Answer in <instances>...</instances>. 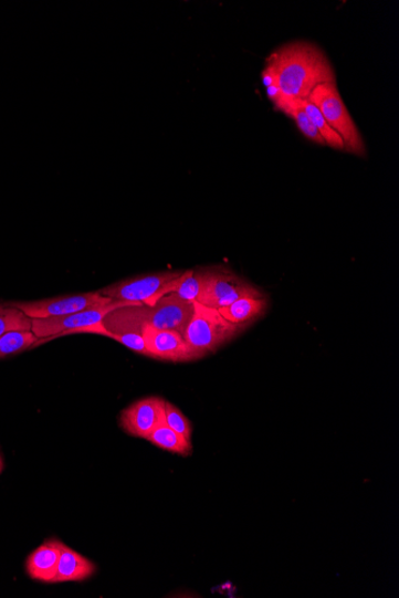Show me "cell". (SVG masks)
<instances>
[{
  "instance_id": "cell-3",
  "label": "cell",
  "mask_w": 399,
  "mask_h": 598,
  "mask_svg": "<svg viewBox=\"0 0 399 598\" xmlns=\"http://www.w3.org/2000/svg\"><path fill=\"white\" fill-rule=\"evenodd\" d=\"M307 101L319 109L325 122L342 137L346 153L366 157V145L361 133L339 95L336 83L318 85Z\"/></svg>"
},
{
  "instance_id": "cell-16",
  "label": "cell",
  "mask_w": 399,
  "mask_h": 598,
  "mask_svg": "<svg viewBox=\"0 0 399 598\" xmlns=\"http://www.w3.org/2000/svg\"><path fill=\"white\" fill-rule=\"evenodd\" d=\"M301 103L309 119H312L314 126L321 134L325 146L337 149V151H345V145L342 137L338 136V134L328 125L327 122H325V118L323 117L319 109L307 99L301 101Z\"/></svg>"
},
{
  "instance_id": "cell-11",
  "label": "cell",
  "mask_w": 399,
  "mask_h": 598,
  "mask_svg": "<svg viewBox=\"0 0 399 598\" xmlns=\"http://www.w3.org/2000/svg\"><path fill=\"white\" fill-rule=\"evenodd\" d=\"M62 542L52 539L39 546L27 560V573L33 579L53 583L61 558Z\"/></svg>"
},
{
  "instance_id": "cell-5",
  "label": "cell",
  "mask_w": 399,
  "mask_h": 598,
  "mask_svg": "<svg viewBox=\"0 0 399 598\" xmlns=\"http://www.w3.org/2000/svg\"><path fill=\"white\" fill-rule=\"evenodd\" d=\"M245 296L263 297V294L228 267H203L202 286L196 303L220 310Z\"/></svg>"
},
{
  "instance_id": "cell-14",
  "label": "cell",
  "mask_w": 399,
  "mask_h": 598,
  "mask_svg": "<svg viewBox=\"0 0 399 598\" xmlns=\"http://www.w3.org/2000/svg\"><path fill=\"white\" fill-rule=\"evenodd\" d=\"M273 103L276 111L283 112L285 115H287L290 118L293 119L295 125L298 126L303 136L307 140L313 141L321 146H325V143L323 138L321 137V134L318 133L312 119H309L308 115L302 107L301 101L286 97L283 94Z\"/></svg>"
},
{
  "instance_id": "cell-13",
  "label": "cell",
  "mask_w": 399,
  "mask_h": 598,
  "mask_svg": "<svg viewBox=\"0 0 399 598\" xmlns=\"http://www.w3.org/2000/svg\"><path fill=\"white\" fill-rule=\"evenodd\" d=\"M267 298L264 296H245L239 298L238 302H234L228 307L218 311L228 322L248 326L250 323L261 318L265 311H267Z\"/></svg>"
},
{
  "instance_id": "cell-7",
  "label": "cell",
  "mask_w": 399,
  "mask_h": 598,
  "mask_svg": "<svg viewBox=\"0 0 399 598\" xmlns=\"http://www.w3.org/2000/svg\"><path fill=\"white\" fill-rule=\"evenodd\" d=\"M133 304L125 302H112L103 306H95L77 313L69 314V316L53 317L46 319H32V332L39 338L34 347L39 344L70 335L78 331V328L91 327L102 323L108 314L117 308L130 306Z\"/></svg>"
},
{
  "instance_id": "cell-21",
  "label": "cell",
  "mask_w": 399,
  "mask_h": 598,
  "mask_svg": "<svg viewBox=\"0 0 399 598\" xmlns=\"http://www.w3.org/2000/svg\"><path fill=\"white\" fill-rule=\"evenodd\" d=\"M107 337L119 342L123 346L127 347L132 352H135L139 355L150 357L149 352H147L145 342L141 334L138 333H124V334H107Z\"/></svg>"
},
{
  "instance_id": "cell-20",
  "label": "cell",
  "mask_w": 399,
  "mask_h": 598,
  "mask_svg": "<svg viewBox=\"0 0 399 598\" xmlns=\"http://www.w3.org/2000/svg\"><path fill=\"white\" fill-rule=\"evenodd\" d=\"M166 423L169 428L179 432L180 436L191 441V437H193V426H191L185 413L169 401H167L166 406Z\"/></svg>"
},
{
  "instance_id": "cell-1",
  "label": "cell",
  "mask_w": 399,
  "mask_h": 598,
  "mask_svg": "<svg viewBox=\"0 0 399 598\" xmlns=\"http://www.w3.org/2000/svg\"><path fill=\"white\" fill-rule=\"evenodd\" d=\"M267 73L286 97L305 101L321 84L336 83L327 54L308 41H293L274 51L265 62Z\"/></svg>"
},
{
  "instance_id": "cell-8",
  "label": "cell",
  "mask_w": 399,
  "mask_h": 598,
  "mask_svg": "<svg viewBox=\"0 0 399 598\" xmlns=\"http://www.w3.org/2000/svg\"><path fill=\"white\" fill-rule=\"evenodd\" d=\"M112 298L98 292H91L76 295L43 298V301L31 303H8L14 308L21 310L31 319H46L53 317L69 316L95 306L111 304Z\"/></svg>"
},
{
  "instance_id": "cell-4",
  "label": "cell",
  "mask_w": 399,
  "mask_h": 598,
  "mask_svg": "<svg viewBox=\"0 0 399 598\" xmlns=\"http://www.w3.org/2000/svg\"><path fill=\"white\" fill-rule=\"evenodd\" d=\"M185 272L168 271L113 283L99 291L115 302L153 306L161 296L174 293Z\"/></svg>"
},
{
  "instance_id": "cell-18",
  "label": "cell",
  "mask_w": 399,
  "mask_h": 598,
  "mask_svg": "<svg viewBox=\"0 0 399 598\" xmlns=\"http://www.w3.org/2000/svg\"><path fill=\"white\" fill-rule=\"evenodd\" d=\"M39 338L33 332H12L0 337V358L34 348Z\"/></svg>"
},
{
  "instance_id": "cell-17",
  "label": "cell",
  "mask_w": 399,
  "mask_h": 598,
  "mask_svg": "<svg viewBox=\"0 0 399 598\" xmlns=\"http://www.w3.org/2000/svg\"><path fill=\"white\" fill-rule=\"evenodd\" d=\"M12 332H32V319L9 304H0V337Z\"/></svg>"
},
{
  "instance_id": "cell-2",
  "label": "cell",
  "mask_w": 399,
  "mask_h": 598,
  "mask_svg": "<svg viewBox=\"0 0 399 598\" xmlns=\"http://www.w3.org/2000/svg\"><path fill=\"white\" fill-rule=\"evenodd\" d=\"M246 327L228 322L218 310L195 303L193 316L182 335L189 346L204 357L225 346Z\"/></svg>"
},
{
  "instance_id": "cell-19",
  "label": "cell",
  "mask_w": 399,
  "mask_h": 598,
  "mask_svg": "<svg viewBox=\"0 0 399 598\" xmlns=\"http://www.w3.org/2000/svg\"><path fill=\"white\" fill-rule=\"evenodd\" d=\"M203 281V267L197 271H187L180 277L174 294L188 303H196L201 291Z\"/></svg>"
},
{
  "instance_id": "cell-15",
  "label": "cell",
  "mask_w": 399,
  "mask_h": 598,
  "mask_svg": "<svg viewBox=\"0 0 399 598\" xmlns=\"http://www.w3.org/2000/svg\"><path fill=\"white\" fill-rule=\"evenodd\" d=\"M147 441L160 448V450L181 455L189 457L193 454V444L179 432H176L167 424L157 428Z\"/></svg>"
},
{
  "instance_id": "cell-12",
  "label": "cell",
  "mask_w": 399,
  "mask_h": 598,
  "mask_svg": "<svg viewBox=\"0 0 399 598\" xmlns=\"http://www.w3.org/2000/svg\"><path fill=\"white\" fill-rule=\"evenodd\" d=\"M96 571V565L82 556L81 553L62 544L61 558L53 583L82 581L91 578Z\"/></svg>"
},
{
  "instance_id": "cell-10",
  "label": "cell",
  "mask_w": 399,
  "mask_h": 598,
  "mask_svg": "<svg viewBox=\"0 0 399 598\" xmlns=\"http://www.w3.org/2000/svg\"><path fill=\"white\" fill-rule=\"evenodd\" d=\"M143 338L151 358L169 363H191L200 360L198 354L183 338V335L174 331H158L151 326L143 328Z\"/></svg>"
},
{
  "instance_id": "cell-6",
  "label": "cell",
  "mask_w": 399,
  "mask_h": 598,
  "mask_svg": "<svg viewBox=\"0 0 399 598\" xmlns=\"http://www.w3.org/2000/svg\"><path fill=\"white\" fill-rule=\"evenodd\" d=\"M136 319L144 328L151 326L158 331H174L183 334L195 312V303L182 301L174 293L161 296L153 306H130Z\"/></svg>"
},
{
  "instance_id": "cell-9",
  "label": "cell",
  "mask_w": 399,
  "mask_h": 598,
  "mask_svg": "<svg viewBox=\"0 0 399 598\" xmlns=\"http://www.w3.org/2000/svg\"><path fill=\"white\" fill-rule=\"evenodd\" d=\"M167 400L147 397L133 402L122 412L120 426L133 438L147 440L151 433L166 423Z\"/></svg>"
},
{
  "instance_id": "cell-22",
  "label": "cell",
  "mask_w": 399,
  "mask_h": 598,
  "mask_svg": "<svg viewBox=\"0 0 399 598\" xmlns=\"http://www.w3.org/2000/svg\"><path fill=\"white\" fill-rule=\"evenodd\" d=\"M3 471V460L2 457H0V473Z\"/></svg>"
}]
</instances>
